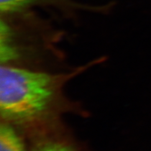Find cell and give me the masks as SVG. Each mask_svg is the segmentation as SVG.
I'll return each instance as SVG.
<instances>
[{
    "mask_svg": "<svg viewBox=\"0 0 151 151\" xmlns=\"http://www.w3.org/2000/svg\"><path fill=\"white\" fill-rule=\"evenodd\" d=\"M93 64V62L66 73L1 65L2 122L28 129L32 136L52 129L59 116L73 109L64 94L66 83Z\"/></svg>",
    "mask_w": 151,
    "mask_h": 151,
    "instance_id": "obj_1",
    "label": "cell"
},
{
    "mask_svg": "<svg viewBox=\"0 0 151 151\" xmlns=\"http://www.w3.org/2000/svg\"><path fill=\"white\" fill-rule=\"evenodd\" d=\"M34 7H53L69 13L82 9H87L86 6L80 5L72 0H0L2 16L22 14Z\"/></svg>",
    "mask_w": 151,
    "mask_h": 151,
    "instance_id": "obj_2",
    "label": "cell"
},
{
    "mask_svg": "<svg viewBox=\"0 0 151 151\" xmlns=\"http://www.w3.org/2000/svg\"><path fill=\"white\" fill-rule=\"evenodd\" d=\"M0 151H29L19 130L4 122L0 126Z\"/></svg>",
    "mask_w": 151,
    "mask_h": 151,
    "instance_id": "obj_4",
    "label": "cell"
},
{
    "mask_svg": "<svg viewBox=\"0 0 151 151\" xmlns=\"http://www.w3.org/2000/svg\"><path fill=\"white\" fill-rule=\"evenodd\" d=\"M29 151H78L73 143L53 129L32 135Z\"/></svg>",
    "mask_w": 151,
    "mask_h": 151,
    "instance_id": "obj_3",
    "label": "cell"
}]
</instances>
